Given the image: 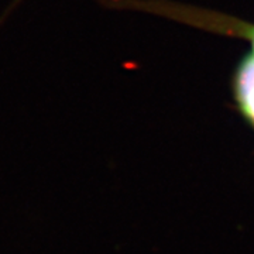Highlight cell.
I'll return each instance as SVG.
<instances>
[{"label":"cell","mask_w":254,"mask_h":254,"mask_svg":"<svg viewBox=\"0 0 254 254\" xmlns=\"http://www.w3.org/2000/svg\"><path fill=\"white\" fill-rule=\"evenodd\" d=\"M163 13L178 20H184L187 23L208 28L212 31L226 33L229 36L246 38L252 44V53L254 57V24L240 21L237 18H230L227 16H222L218 13L205 11V10L185 9L180 6H164Z\"/></svg>","instance_id":"1"}]
</instances>
